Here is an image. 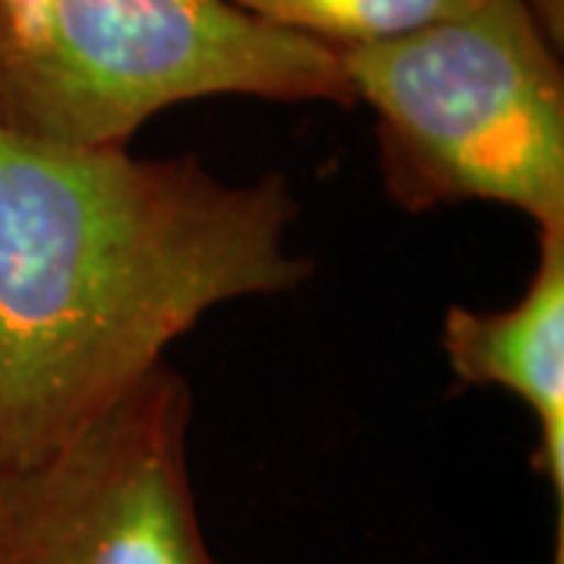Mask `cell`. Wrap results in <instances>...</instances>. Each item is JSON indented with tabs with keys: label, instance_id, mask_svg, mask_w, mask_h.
<instances>
[{
	"label": "cell",
	"instance_id": "1",
	"mask_svg": "<svg viewBox=\"0 0 564 564\" xmlns=\"http://www.w3.org/2000/svg\"><path fill=\"white\" fill-rule=\"evenodd\" d=\"M299 214L282 173L232 185L0 129V474L104 417L217 304L302 289Z\"/></svg>",
	"mask_w": 564,
	"mask_h": 564
},
{
	"label": "cell",
	"instance_id": "2",
	"mask_svg": "<svg viewBox=\"0 0 564 564\" xmlns=\"http://www.w3.org/2000/svg\"><path fill=\"white\" fill-rule=\"evenodd\" d=\"M351 107L339 54L226 0H0V129L69 148L129 144L198 98Z\"/></svg>",
	"mask_w": 564,
	"mask_h": 564
},
{
	"label": "cell",
	"instance_id": "3",
	"mask_svg": "<svg viewBox=\"0 0 564 564\" xmlns=\"http://www.w3.org/2000/svg\"><path fill=\"white\" fill-rule=\"evenodd\" d=\"M355 104L377 117L380 176L408 214L492 202L564 226V69L527 0L402 39L336 47Z\"/></svg>",
	"mask_w": 564,
	"mask_h": 564
},
{
	"label": "cell",
	"instance_id": "4",
	"mask_svg": "<svg viewBox=\"0 0 564 564\" xmlns=\"http://www.w3.org/2000/svg\"><path fill=\"white\" fill-rule=\"evenodd\" d=\"M192 392L163 361L41 462L0 474V564H223L188 474Z\"/></svg>",
	"mask_w": 564,
	"mask_h": 564
},
{
	"label": "cell",
	"instance_id": "5",
	"mask_svg": "<svg viewBox=\"0 0 564 564\" xmlns=\"http://www.w3.org/2000/svg\"><path fill=\"white\" fill-rule=\"evenodd\" d=\"M443 348L458 386L508 389L533 411V464L555 499L552 562L564 564V226L540 232V263L505 311H445Z\"/></svg>",
	"mask_w": 564,
	"mask_h": 564
},
{
	"label": "cell",
	"instance_id": "6",
	"mask_svg": "<svg viewBox=\"0 0 564 564\" xmlns=\"http://www.w3.org/2000/svg\"><path fill=\"white\" fill-rule=\"evenodd\" d=\"M254 20L326 47H358L467 17L484 0H226Z\"/></svg>",
	"mask_w": 564,
	"mask_h": 564
},
{
	"label": "cell",
	"instance_id": "7",
	"mask_svg": "<svg viewBox=\"0 0 564 564\" xmlns=\"http://www.w3.org/2000/svg\"><path fill=\"white\" fill-rule=\"evenodd\" d=\"M527 7L543 22L545 35L555 41L558 47L564 44V0H527Z\"/></svg>",
	"mask_w": 564,
	"mask_h": 564
}]
</instances>
